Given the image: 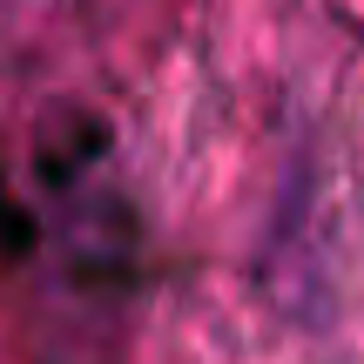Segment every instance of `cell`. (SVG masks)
<instances>
[]
</instances>
